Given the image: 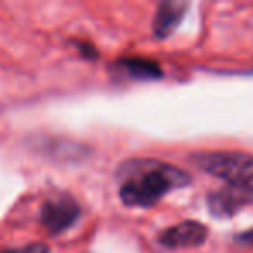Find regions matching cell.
Wrapping results in <instances>:
<instances>
[{
  "instance_id": "obj_1",
  "label": "cell",
  "mask_w": 253,
  "mask_h": 253,
  "mask_svg": "<svg viewBox=\"0 0 253 253\" xmlns=\"http://www.w3.org/2000/svg\"><path fill=\"white\" fill-rule=\"evenodd\" d=\"M126 177L120 187V200L126 207L149 208L170 191L191 184V175L169 163L137 160L123 167Z\"/></svg>"
},
{
  "instance_id": "obj_2",
  "label": "cell",
  "mask_w": 253,
  "mask_h": 253,
  "mask_svg": "<svg viewBox=\"0 0 253 253\" xmlns=\"http://www.w3.org/2000/svg\"><path fill=\"white\" fill-rule=\"evenodd\" d=\"M191 162L203 172L227 180V184L253 180V155L243 151H210L196 153Z\"/></svg>"
},
{
  "instance_id": "obj_3",
  "label": "cell",
  "mask_w": 253,
  "mask_h": 253,
  "mask_svg": "<svg viewBox=\"0 0 253 253\" xmlns=\"http://www.w3.org/2000/svg\"><path fill=\"white\" fill-rule=\"evenodd\" d=\"M253 203V180L227 184L208 196V210L215 217H232L246 205Z\"/></svg>"
},
{
  "instance_id": "obj_4",
  "label": "cell",
  "mask_w": 253,
  "mask_h": 253,
  "mask_svg": "<svg viewBox=\"0 0 253 253\" xmlns=\"http://www.w3.org/2000/svg\"><path fill=\"white\" fill-rule=\"evenodd\" d=\"M80 217V207L71 198L61 196L47 201L42 207L40 222L50 234H61L70 229Z\"/></svg>"
},
{
  "instance_id": "obj_5",
  "label": "cell",
  "mask_w": 253,
  "mask_h": 253,
  "mask_svg": "<svg viewBox=\"0 0 253 253\" xmlns=\"http://www.w3.org/2000/svg\"><path fill=\"white\" fill-rule=\"evenodd\" d=\"M208 239V229L198 220H184L160 232L158 241L165 248H194Z\"/></svg>"
},
{
  "instance_id": "obj_6",
  "label": "cell",
  "mask_w": 253,
  "mask_h": 253,
  "mask_svg": "<svg viewBox=\"0 0 253 253\" xmlns=\"http://www.w3.org/2000/svg\"><path fill=\"white\" fill-rule=\"evenodd\" d=\"M187 5L182 2H163L156 11L153 21V32L158 39H167L177 30L179 23L182 21Z\"/></svg>"
},
{
  "instance_id": "obj_7",
  "label": "cell",
  "mask_w": 253,
  "mask_h": 253,
  "mask_svg": "<svg viewBox=\"0 0 253 253\" xmlns=\"http://www.w3.org/2000/svg\"><path fill=\"white\" fill-rule=\"evenodd\" d=\"M120 64H122L126 73L139 78V80H153V78L162 77V68H160L155 61L134 57V59L120 61Z\"/></svg>"
},
{
  "instance_id": "obj_8",
  "label": "cell",
  "mask_w": 253,
  "mask_h": 253,
  "mask_svg": "<svg viewBox=\"0 0 253 253\" xmlns=\"http://www.w3.org/2000/svg\"><path fill=\"white\" fill-rule=\"evenodd\" d=\"M0 253H49V246L43 243H32V245L21 246V248L2 250Z\"/></svg>"
},
{
  "instance_id": "obj_9",
  "label": "cell",
  "mask_w": 253,
  "mask_h": 253,
  "mask_svg": "<svg viewBox=\"0 0 253 253\" xmlns=\"http://www.w3.org/2000/svg\"><path fill=\"white\" fill-rule=\"evenodd\" d=\"M236 243H239L241 246L253 248V229H250V231H245V232H241V234L236 236Z\"/></svg>"
}]
</instances>
